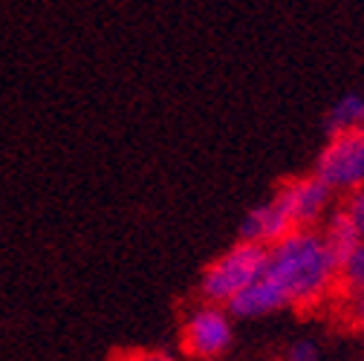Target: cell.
<instances>
[{"instance_id": "obj_1", "label": "cell", "mask_w": 364, "mask_h": 361, "mask_svg": "<svg viewBox=\"0 0 364 361\" xmlns=\"http://www.w3.org/2000/svg\"><path fill=\"white\" fill-rule=\"evenodd\" d=\"M338 260L315 229H292L269 246L266 257V278L284 292L289 306L324 301L338 284Z\"/></svg>"}, {"instance_id": "obj_2", "label": "cell", "mask_w": 364, "mask_h": 361, "mask_svg": "<svg viewBox=\"0 0 364 361\" xmlns=\"http://www.w3.org/2000/svg\"><path fill=\"white\" fill-rule=\"evenodd\" d=\"M266 257L269 246L240 240L229 252H223L200 278V292L211 303H229L243 286L257 281L266 272Z\"/></svg>"}, {"instance_id": "obj_3", "label": "cell", "mask_w": 364, "mask_h": 361, "mask_svg": "<svg viewBox=\"0 0 364 361\" xmlns=\"http://www.w3.org/2000/svg\"><path fill=\"white\" fill-rule=\"evenodd\" d=\"M315 176H321L333 191H355L364 185V127L330 133L324 151L318 153Z\"/></svg>"}, {"instance_id": "obj_4", "label": "cell", "mask_w": 364, "mask_h": 361, "mask_svg": "<svg viewBox=\"0 0 364 361\" xmlns=\"http://www.w3.org/2000/svg\"><path fill=\"white\" fill-rule=\"evenodd\" d=\"M235 327H232V312L223 303H203L197 306L186 324H182V347L191 358L211 361L223 355L232 344Z\"/></svg>"}, {"instance_id": "obj_5", "label": "cell", "mask_w": 364, "mask_h": 361, "mask_svg": "<svg viewBox=\"0 0 364 361\" xmlns=\"http://www.w3.org/2000/svg\"><path fill=\"white\" fill-rule=\"evenodd\" d=\"M333 194L336 191L324 179L312 173V176H301V179H292V183L281 185L275 194V203L292 222V229H315L330 214Z\"/></svg>"}, {"instance_id": "obj_6", "label": "cell", "mask_w": 364, "mask_h": 361, "mask_svg": "<svg viewBox=\"0 0 364 361\" xmlns=\"http://www.w3.org/2000/svg\"><path fill=\"white\" fill-rule=\"evenodd\" d=\"M284 306H289L284 292L266 278V272L257 281H252L249 286H243L225 303V309L232 312V318H263V315H272Z\"/></svg>"}, {"instance_id": "obj_7", "label": "cell", "mask_w": 364, "mask_h": 361, "mask_svg": "<svg viewBox=\"0 0 364 361\" xmlns=\"http://www.w3.org/2000/svg\"><path fill=\"white\" fill-rule=\"evenodd\" d=\"M292 232V222L287 220V214L281 211V205L272 197L269 203L252 208L240 225V240H252L260 246H272L275 240H281L284 235Z\"/></svg>"}, {"instance_id": "obj_8", "label": "cell", "mask_w": 364, "mask_h": 361, "mask_svg": "<svg viewBox=\"0 0 364 361\" xmlns=\"http://www.w3.org/2000/svg\"><path fill=\"white\" fill-rule=\"evenodd\" d=\"M321 237H324L327 249L333 252V257L338 260V266H341V260H344V257L358 246V240H361L355 222L350 220V214H347L344 208H336V211H330V214L324 217Z\"/></svg>"}, {"instance_id": "obj_9", "label": "cell", "mask_w": 364, "mask_h": 361, "mask_svg": "<svg viewBox=\"0 0 364 361\" xmlns=\"http://www.w3.org/2000/svg\"><path fill=\"white\" fill-rule=\"evenodd\" d=\"M327 133H341L353 127H364V96L361 93H347L341 96L333 110L327 113Z\"/></svg>"}, {"instance_id": "obj_10", "label": "cell", "mask_w": 364, "mask_h": 361, "mask_svg": "<svg viewBox=\"0 0 364 361\" xmlns=\"http://www.w3.org/2000/svg\"><path fill=\"white\" fill-rule=\"evenodd\" d=\"M338 284H341L344 292H350V295L364 292V240H358V246L341 260Z\"/></svg>"}, {"instance_id": "obj_11", "label": "cell", "mask_w": 364, "mask_h": 361, "mask_svg": "<svg viewBox=\"0 0 364 361\" xmlns=\"http://www.w3.org/2000/svg\"><path fill=\"white\" fill-rule=\"evenodd\" d=\"M344 211L350 214V220L355 222V229L364 240V185H358L355 191L347 194V203H344Z\"/></svg>"}, {"instance_id": "obj_12", "label": "cell", "mask_w": 364, "mask_h": 361, "mask_svg": "<svg viewBox=\"0 0 364 361\" xmlns=\"http://www.w3.org/2000/svg\"><path fill=\"white\" fill-rule=\"evenodd\" d=\"M284 361H324V355H321V350H318L315 341L304 338V341H295V344L287 350Z\"/></svg>"}, {"instance_id": "obj_13", "label": "cell", "mask_w": 364, "mask_h": 361, "mask_svg": "<svg viewBox=\"0 0 364 361\" xmlns=\"http://www.w3.org/2000/svg\"><path fill=\"white\" fill-rule=\"evenodd\" d=\"M353 301H350V321L364 333V292H358V295H350Z\"/></svg>"}, {"instance_id": "obj_14", "label": "cell", "mask_w": 364, "mask_h": 361, "mask_svg": "<svg viewBox=\"0 0 364 361\" xmlns=\"http://www.w3.org/2000/svg\"><path fill=\"white\" fill-rule=\"evenodd\" d=\"M124 361H173V358L162 350H148V352H130Z\"/></svg>"}]
</instances>
